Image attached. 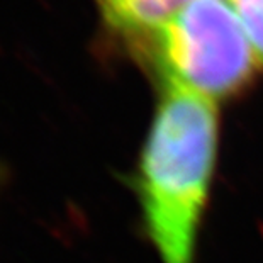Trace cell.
Returning a JSON list of instances; mask_svg holds the SVG:
<instances>
[{
	"label": "cell",
	"instance_id": "1",
	"mask_svg": "<svg viewBox=\"0 0 263 263\" xmlns=\"http://www.w3.org/2000/svg\"><path fill=\"white\" fill-rule=\"evenodd\" d=\"M219 156L216 102L173 83L149 124L129 187L161 263H195Z\"/></svg>",
	"mask_w": 263,
	"mask_h": 263
},
{
	"label": "cell",
	"instance_id": "2",
	"mask_svg": "<svg viewBox=\"0 0 263 263\" xmlns=\"http://www.w3.org/2000/svg\"><path fill=\"white\" fill-rule=\"evenodd\" d=\"M151 41L161 85H180L212 100L236 93L263 65L228 0H195Z\"/></svg>",
	"mask_w": 263,
	"mask_h": 263
},
{
	"label": "cell",
	"instance_id": "3",
	"mask_svg": "<svg viewBox=\"0 0 263 263\" xmlns=\"http://www.w3.org/2000/svg\"><path fill=\"white\" fill-rule=\"evenodd\" d=\"M192 2L195 0H100L110 26L127 36L149 41Z\"/></svg>",
	"mask_w": 263,
	"mask_h": 263
},
{
	"label": "cell",
	"instance_id": "4",
	"mask_svg": "<svg viewBox=\"0 0 263 263\" xmlns=\"http://www.w3.org/2000/svg\"><path fill=\"white\" fill-rule=\"evenodd\" d=\"M263 63V0H229Z\"/></svg>",
	"mask_w": 263,
	"mask_h": 263
},
{
	"label": "cell",
	"instance_id": "5",
	"mask_svg": "<svg viewBox=\"0 0 263 263\" xmlns=\"http://www.w3.org/2000/svg\"><path fill=\"white\" fill-rule=\"evenodd\" d=\"M9 182V166L0 161V190H2Z\"/></svg>",
	"mask_w": 263,
	"mask_h": 263
}]
</instances>
